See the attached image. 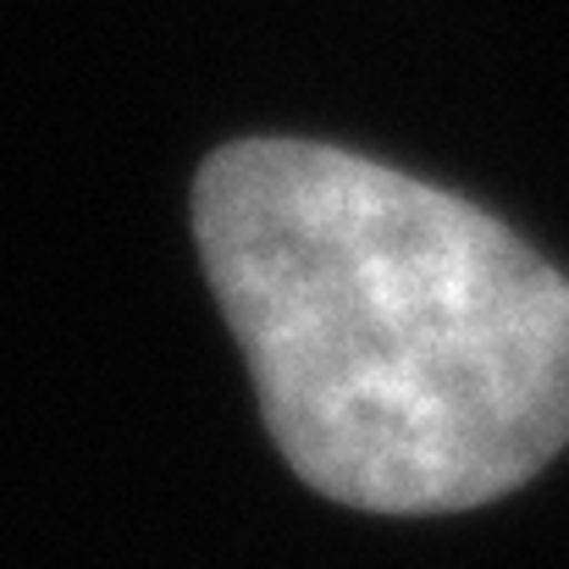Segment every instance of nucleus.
<instances>
[{"label": "nucleus", "instance_id": "nucleus-1", "mask_svg": "<svg viewBox=\"0 0 569 569\" xmlns=\"http://www.w3.org/2000/svg\"><path fill=\"white\" fill-rule=\"evenodd\" d=\"M193 243L293 476L366 515H453L569 442V277L492 210L316 139H238Z\"/></svg>", "mask_w": 569, "mask_h": 569}]
</instances>
